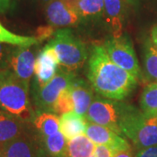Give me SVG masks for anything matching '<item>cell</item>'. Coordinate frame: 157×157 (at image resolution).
I'll return each mask as SVG.
<instances>
[{
  "instance_id": "6da1fadb",
  "label": "cell",
  "mask_w": 157,
  "mask_h": 157,
  "mask_svg": "<svg viewBox=\"0 0 157 157\" xmlns=\"http://www.w3.org/2000/svg\"><path fill=\"white\" fill-rule=\"evenodd\" d=\"M87 78L96 93L113 101L130 95L138 82L131 73L114 64L101 45H95L91 51Z\"/></svg>"
},
{
  "instance_id": "7a4b0ae2",
  "label": "cell",
  "mask_w": 157,
  "mask_h": 157,
  "mask_svg": "<svg viewBox=\"0 0 157 157\" xmlns=\"http://www.w3.org/2000/svg\"><path fill=\"white\" fill-rule=\"evenodd\" d=\"M0 110L24 123L33 121L36 114L29 97V86L8 68L0 70Z\"/></svg>"
},
{
  "instance_id": "3957f363",
  "label": "cell",
  "mask_w": 157,
  "mask_h": 157,
  "mask_svg": "<svg viewBox=\"0 0 157 157\" xmlns=\"http://www.w3.org/2000/svg\"><path fill=\"white\" fill-rule=\"evenodd\" d=\"M120 128L122 135L132 140L139 150L157 146V116L147 115L122 103Z\"/></svg>"
},
{
  "instance_id": "277c9868",
  "label": "cell",
  "mask_w": 157,
  "mask_h": 157,
  "mask_svg": "<svg viewBox=\"0 0 157 157\" xmlns=\"http://www.w3.org/2000/svg\"><path fill=\"white\" fill-rule=\"evenodd\" d=\"M48 44L56 51L59 66L70 72L82 67L88 56L84 43L69 29L57 30Z\"/></svg>"
},
{
  "instance_id": "5b68a950",
  "label": "cell",
  "mask_w": 157,
  "mask_h": 157,
  "mask_svg": "<svg viewBox=\"0 0 157 157\" xmlns=\"http://www.w3.org/2000/svg\"><path fill=\"white\" fill-rule=\"evenodd\" d=\"M76 78L73 72L59 69L55 77L48 84L39 87L33 83V101L36 113H53V107L62 91L67 89Z\"/></svg>"
},
{
  "instance_id": "8992f818",
  "label": "cell",
  "mask_w": 157,
  "mask_h": 157,
  "mask_svg": "<svg viewBox=\"0 0 157 157\" xmlns=\"http://www.w3.org/2000/svg\"><path fill=\"white\" fill-rule=\"evenodd\" d=\"M104 48L107 55L114 64L128 71L134 77L140 78V67L138 59L128 35H121L119 38H113L106 41Z\"/></svg>"
},
{
  "instance_id": "52a82bcc",
  "label": "cell",
  "mask_w": 157,
  "mask_h": 157,
  "mask_svg": "<svg viewBox=\"0 0 157 157\" xmlns=\"http://www.w3.org/2000/svg\"><path fill=\"white\" fill-rule=\"evenodd\" d=\"M121 107L122 103L121 102L96 98L90 105L85 118L91 122L107 127L121 135L120 128Z\"/></svg>"
},
{
  "instance_id": "ba28073f",
  "label": "cell",
  "mask_w": 157,
  "mask_h": 157,
  "mask_svg": "<svg viewBox=\"0 0 157 157\" xmlns=\"http://www.w3.org/2000/svg\"><path fill=\"white\" fill-rule=\"evenodd\" d=\"M59 57L55 49L47 44L36 58L33 83L39 87L48 84L59 71Z\"/></svg>"
},
{
  "instance_id": "9c48e42d",
  "label": "cell",
  "mask_w": 157,
  "mask_h": 157,
  "mask_svg": "<svg viewBox=\"0 0 157 157\" xmlns=\"http://www.w3.org/2000/svg\"><path fill=\"white\" fill-rule=\"evenodd\" d=\"M86 135L94 144L108 147L117 154L131 149L128 140L107 127L87 121Z\"/></svg>"
},
{
  "instance_id": "30bf717a",
  "label": "cell",
  "mask_w": 157,
  "mask_h": 157,
  "mask_svg": "<svg viewBox=\"0 0 157 157\" xmlns=\"http://www.w3.org/2000/svg\"><path fill=\"white\" fill-rule=\"evenodd\" d=\"M35 62V53L30 47L17 46L12 48L8 69L29 86L34 74Z\"/></svg>"
},
{
  "instance_id": "8fae6325",
  "label": "cell",
  "mask_w": 157,
  "mask_h": 157,
  "mask_svg": "<svg viewBox=\"0 0 157 157\" xmlns=\"http://www.w3.org/2000/svg\"><path fill=\"white\" fill-rule=\"evenodd\" d=\"M46 17L52 26L65 27L78 24L80 16L66 0H52L46 6Z\"/></svg>"
},
{
  "instance_id": "7c38bea8",
  "label": "cell",
  "mask_w": 157,
  "mask_h": 157,
  "mask_svg": "<svg viewBox=\"0 0 157 157\" xmlns=\"http://www.w3.org/2000/svg\"><path fill=\"white\" fill-rule=\"evenodd\" d=\"M74 104V112L79 115L86 116L90 105L93 102L92 86L79 78H74L68 87Z\"/></svg>"
},
{
  "instance_id": "4fadbf2b",
  "label": "cell",
  "mask_w": 157,
  "mask_h": 157,
  "mask_svg": "<svg viewBox=\"0 0 157 157\" xmlns=\"http://www.w3.org/2000/svg\"><path fill=\"white\" fill-rule=\"evenodd\" d=\"M25 134V123L0 110V150L11 140Z\"/></svg>"
},
{
  "instance_id": "5bb4252c",
  "label": "cell",
  "mask_w": 157,
  "mask_h": 157,
  "mask_svg": "<svg viewBox=\"0 0 157 157\" xmlns=\"http://www.w3.org/2000/svg\"><path fill=\"white\" fill-rule=\"evenodd\" d=\"M104 12L113 37H121L123 29L125 0H104Z\"/></svg>"
},
{
  "instance_id": "9a60e30c",
  "label": "cell",
  "mask_w": 157,
  "mask_h": 157,
  "mask_svg": "<svg viewBox=\"0 0 157 157\" xmlns=\"http://www.w3.org/2000/svg\"><path fill=\"white\" fill-rule=\"evenodd\" d=\"M86 119L75 112L64 113L59 117V131L67 140L86 133Z\"/></svg>"
},
{
  "instance_id": "2e32d148",
  "label": "cell",
  "mask_w": 157,
  "mask_h": 157,
  "mask_svg": "<svg viewBox=\"0 0 157 157\" xmlns=\"http://www.w3.org/2000/svg\"><path fill=\"white\" fill-rule=\"evenodd\" d=\"M1 151L6 157H35L33 142L25 134L6 144Z\"/></svg>"
},
{
  "instance_id": "e0dca14e",
  "label": "cell",
  "mask_w": 157,
  "mask_h": 157,
  "mask_svg": "<svg viewBox=\"0 0 157 157\" xmlns=\"http://www.w3.org/2000/svg\"><path fill=\"white\" fill-rule=\"evenodd\" d=\"M33 122L42 138L50 136L59 131V117L53 113H37Z\"/></svg>"
},
{
  "instance_id": "ac0fdd59",
  "label": "cell",
  "mask_w": 157,
  "mask_h": 157,
  "mask_svg": "<svg viewBox=\"0 0 157 157\" xmlns=\"http://www.w3.org/2000/svg\"><path fill=\"white\" fill-rule=\"evenodd\" d=\"M95 144L84 135H79L67 141V157H91Z\"/></svg>"
},
{
  "instance_id": "d6986e66",
  "label": "cell",
  "mask_w": 157,
  "mask_h": 157,
  "mask_svg": "<svg viewBox=\"0 0 157 157\" xmlns=\"http://www.w3.org/2000/svg\"><path fill=\"white\" fill-rule=\"evenodd\" d=\"M46 151L52 157H67V142L60 131L53 135L42 138Z\"/></svg>"
},
{
  "instance_id": "ffe728a7",
  "label": "cell",
  "mask_w": 157,
  "mask_h": 157,
  "mask_svg": "<svg viewBox=\"0 0 157 157\" xmlns=\"http://www.w3.org/2000/svg\"><path fill=\"white\" fill-rule=\"evenodd\" d=\"M0 42L6 45L20 47H31L39 44V40L36 37H28L17 35L10 32L0 23Z\"/></svg>"
},
{
  "instance_id": "44dd1931",
  "label": "cell",
  "mask_w": 157,
  "mask_h": 157,
  "mask_svg": "<svg viewBox=\"0 0 157 157\" xmlns=\"http://www.w3.org/2000/svg\"><path fill=\"white\" fill-rule=\"evenodd\" d=\"M140 107L144 113L157 116V83L145 86L140 96Z\"/></svg>"
},
{
  "instance_id": "7402d4cb",
  "label": "cell",
  "mask_w": 157,
  "mask_h": 157,
  "mask_svg": "<svg viewBox=\"0 0 157 157\" xmlns=\"http://www.w3.org/2000/svg\"><path fill=\"white\" fill-rule=\"evenodd\" d=\"M74 8L80 17H100L104 11V0H78Z\"/></svg>"
},
{
  "instance_id": "603a6c76",
  "label": "cell",
  "mask_w": 157,
  "mask_h": 157,
  "mask_svg": "<svg viewBox=\"0 0 157 157\" xmlns=\"http://www.w3.org/2000/svg\"><path fill=\"white\" fill-rule=\"evenodd\" d=\"M144 65L148 77L157 82V47L150 43L145 46Z\"/></svg>"
},
{
  "instance_id": "cb8c5ba5",
  "label": "cell",
  "mask_w": 157,
  "mask_h": 157,
  "mask_svg": "<svg viewBox=\"0 0 157 157\" xmlns=\"http://www.w3.org/2000/svg\"><path fill=\"white\" fill-rule=\"evenodd\" d=\"M74 111V104L70 91L66 89L62 91L59 96L56 103L53 107V113H58L62 115L64 113H67Z\"/></svg>"
},
{
  "instance_id": "d4e9b609",
  "label": "cell",
  "mask_w": 157,
  "mask_h": 157,
  "mask_svg": "<svg viewBox=\"0 0 157 157\" xmlns=\"http://www.w3.org/2000/svg\"><path fill=\"white\" fill-rule=\"evenodd\" d=\"M12 47L0 42V70L7 69L9 67V60Z\"/></svg>"
},
{
  "instance_id": "484cf974",
  "label": "cell",
  "mask_w": 157,
  "mask_h": 157,
  "mask_svg": "<svg viewBox=\"0 0 157 157\" xmlns=\"http://www.w3.org/2000/svg\"><path fill=\"white\" fill-rule=\"evenodd\" d=\"M53 26L52 25H45V26H39L36 31V38L39 42L44 41L45 39H49L50 37L54 35Z\"/></svg>"
},
{
  "instance_id": "4316f807",
  "label": "cell",
  "mask_w": 157,
  "mask_h": 157,
  "mask_svg": "<svg viewBox=\"0 0 157 157\" xmlns=\"http://www.w3.org/2000/svg\"><path fill=\"white\" fill-rule=\"evenodd\" d=\"M115 155V152L113 151L108 147L98 145L95 147L94 152L91 157H114Z\"/></svg>"
},
{
  "instance_id": "83f0119b",
  "label": "cell",
  "mask_w": 157,
  "mask_h": 157,
  "mask_svg": "<svg viewBox=\"0 0 157 157\" xmlns=\"http://www.w3.org/2000/svg\"><path fill=\"white\" fill-rule=\"evenodd\" d=\"M135 157H157V146L140 149Z\"/></svg>"
},
{
  "instance_id": "f1b7e54d",
  "label": "cell",
  "mask_w": 157,
  "mask_h": 157,
  "mask_svg": "<svg viewBox=\"0 0 157 157\" xmlns=\"http://www.w3.org/2000/svg\"><path fill=\"white\" fill-rule=\"evenodd\" d=\"M11 0H0V11L4 12L10 7Z\"/></svg>"
},
{
  "instance_id": "f546056e",
  "label": "cell",
  "mask_w": 157,
  "mask_h": 157,
  "mask_svg": "<svg viewBox=\"0 0 157 157\" xmlns=\"http://www.w3.org/2000/svg\"><path fill=\"white\" fill-rule=\"evenodd\" d=\"M151 40L154 45L157 47V25H154L151 30Z\"/></svg>"
},
{
  "instance_id": "4dcf8cb0",
  "label": "cell",
  "mask_w": 157,
  "mask_h": 157,
  "mask_svg": "<svg viewBox=\"0 0 157 157\" xmlns=\"http://www.w3.org/2000/svg\"><path fill=\"white\" fill-rule=\"evenodd\" d=\"M114 157H133V154H132V149L129 150H126V151H121L117 153Z\"/></svg>"
},
{
  "instance_id": "1f68e13d",
  "label": "cell",
  "mask_w": 157,
  "mask_h": 157,
  "mask_svg": "<svg viewBox=\"0 0 157 157\" xmlns=\"http://www.w3.org/2000/svg\"><path fill=\"white\" fill-rule=\"evenodd\" d=\"M129 1H131V0H129Z\"/></svg>"
},
{
  "instance_id": "d6a6232c",
  "label": "cell",
  "mask_w": 157,
  "mask_h": 157,
  "mask_svg": "<svg viewBox=\"0 0 157 157\" xmlns=\"http://www.w3.org/2000/svg\"><path fill=\"white\" fill-rule=\"evenodd\" d=\"M155 83H157V82H155Z\"/></svg>"
}]
</instances>
